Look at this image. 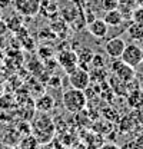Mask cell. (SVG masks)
Listing matches in <instances>:
<instances>
[{
	"label": "cell",
	"mask_w": 143,
	"mask_h": 149,
	"mask_svg": "<svg viewBox=\"0 0 143 149\" xmlns=\"http://www.w3.org/2000/svg\"><path fill=\"white\" fill-rule=\"evenodd\" d=\"M62 102H63V106H65V109L67 112H70V113H79V112H82L86 108V105H87V96H86L85 91L70 88V89H67V91L63 92Z\"/></svg>",
	"instance_id": "6da1fadb"
},
{
	"label": "cell",
	"mask_w": 143,
	"mask_h": 149,
	"mask_svg": "<svg viewBox=\"0 0 143 149\" xmlns=\"http://www.w3.org/2000/svg\"><path fill=\"white\" fill-rule=\"evenodd\" d=\"M112 60L113 62H112L110 70H112V73L115 74L119 80H122L123 83H127V82H130V80H133L136 77L135 68L129 66L122 59H112Z\"/></svg>",
	"instance_id": "7a4b0ae2"
},
{
	"label": "cell",
	"mask_w": 143,
	"mask_h": 149,
	"mask_svg": "<svg viewBox=\"0 0 143 149\" xmlns=\"http://www.w3.org/2000/svg\"><path fill=\"white\" fill-rule=\"evenodd\" d=\"M90 72L87 69L83 68H76L72 73H69V83L72 88L74 89H80V91H86L90 85Z\"/></svg>",
	"instance_id": "3957f363"
},
{
	"label": "cell",
	"mask_w": 143,
	"mask_h": 149,
	"mask_svg": "<svg viewBox=\"0 0 143 149\" xmlns=\"http://www.w3.org/2000/svg\"><path fill=\"white\" fill-rule=\"evenodd\" d=\"M120 59L125 63H127L129 66L136 68V66L140 65V62H142V59H143V47H140L136 43H129V45H126Z\"/></svg>",
	"instance_id": "277c9868"
},
{
	"label": "cell",
	"mask_w": 143,
	"mask_h": 149,
	"mask_svg": "<svg viewBox=\"0 0 143 149\" xmlns=\"http://www.w3.org/2000/svg\"><path fill=\"white\" fill-rule=\"evenodd\" d=\"M42 0H13V7L20 16L33 17L39 13Z\"/></svg>",
	"instance_id": "5b68a950"
},
{
	"label": "cell",
	"mask_w": 143,
	"mask_h": 149,
	"mask_svg": "<svg viewBox=\"0 0 143 149\" xmlns=\"http://www.w3.org/2000/svg\"><path fill=\"white\" fill-rule=\"evenodd\" d=\"M57 63L65 69V72L72 73L79 65H77V55L73 50H62L57 53Z\"/></svg>",
	"instance_id": "8992f818"
},
{
	"label": "cell",
	"mask_w": 143,
	"mask_h": 149,
	"mask_svg": "<svg viewBox=\"0 0 143 149\" xmlns=\"http://www.w3.org/2000/svg\"><path fill=\"white\" fill-rule=\"evenodd\" d=\"M126 45L127 43L125 42V39H122V37H119V36L112 37L110 40H107L106 45H105V52L112 59H120Z\"/></svg>",
	"instance_id": "52a82bcc"
},
{
	"label": "cell",
	"mask_w": 143,
	"mask_h": 149,
	"mask_svg": "<svg viewBox=\"0 0 143 149\" xmlns=\"http://www.w3.org/2000/svg\"><path fill=\"white\" fill-rule=\"evenodd\" d=\"M87 30L92 36L97 37V39H103L107 35V30H109V26L105 23L103 19H94L92 23L87 24Z\"/></svg>",
	"instance_id": "ba28073f"
},
{
	"label": "cell",
	"mask_w": 143,
	"mask_h": 149,
	"mask_svg": "<svg viewBox=\"0 0 143 149\" xmlns=\"http://www.w3.org/2000/svg\"><path fill=\"white\" fill-rule=\"evenodd\" d=\"M103 20L109 27H117L123 23V15L119 9H113V10H107L103 16Z\"/></svg>",
	"instance_id": "9c48e42d"
},
{
	"label": "cell",
	"mask_w": 143,
	"mask_h": 149,
	"mask_svg": "<svg viewBox=\"0 0 143 149\" xmlns=\"http://www.w3.org/2000/svg\"><path fill=\"white\" fill-rule=\"evenodd\" d=\"M36 109L39 112H49L54 108V99L49 95V93H44V95H40L37 99H36Z\"/></svg>",
	"instance_id": "30bf717a"
},
{
	"label": "cell",
	"mask_w": 143,
	"mask_h": 149,
	"mask_svg": "<svg viewBox=\"0 0 143 149\" xmlns=\"http://www.w3.org/2000/svg\"><path fill=\"white\" fill-rule=\"evenodd\" d=\"M76 55H77V65H79V68L87 69V66H90V63H92V57H93L94 53L90 49H87V47H80L76 52Z\"/></svg>",
	"instance_id": "8fae6325"
},
{
	"label": "cell",
	"mask_w": 143,
	"mask_h": 149,
	"mask_svg": "<svg viewBox=\"0 0 143 149\" xmlns=\"http://www.w3.org/2000/svg\"><path fill=\"white\" fill-rule=\"evenodd\" d=\"M39 13H42L44 17L52 19V17H54V16H57V6H56V3L52 1V0H42V1H40Z\"/></svg>",
	"instance_id": "7c38bea8"
},
{
	"label": "cell",
	"mask_w": 143,
	"mask_h": 149,
	"mask_svg": "<svg viewBox=\"0 0 143 149\" xmlns=\"http://www.w3.org/2000/svg\"><path fill=\"white\" fill-rule=\"evenodd\" d=\"M127 102H129V106L132 108H136V109L143 108V89L130 91L127 96Z\"/></svg>",
	"instance_id": "4fadbf2b"
},
{
	"label": "cell",
	"mask_w": 143,
	"mask_h": 149,
	"mask_svg": "<svg viewBox=\"0 0 143 149\" xmlns=\"http://www.w3.org/2000/svg\"><path fill=\"white\" fill-rule=\"evenodd\" d=\"M127 35L130 36L132 40H136V42H143V24L140 23H132L129 27H127Z\"/></svg>",
	"instance_id": "5bb4252c"
},
{
	"label": "cell",
	"mask_w": 143,
	"mask_h": 149,
	"mask_svg": "<svg viewBox=\"0 0 143 149\" xmlns=\"http://www.w3.org/2000/svg\"><path fill=\"white\" fill-rule=\"evenodd\" d=\"M6 24H7V29L9 30H13V32H17L19 29L22 27V19H20V15H16V16H13V17H10L7 22H6Z\"/></svg>",
	"instance_id": "9a60e30c"
},
{
	"label": "cell",
	"mask_w": 143,
	"mask_h": 149,
	"mask_svg": "<svg viewBox=\"0 0 143 149\" xmlns=\"http://www.w3.org/2000/svg\"><path fill=\"white\" fill-rule=\"evenodd\" d=\"M37 143L39 142H37V139L35 136H27L20 142V149H36Z\"/></svg>",
	"instance_id": "2e32d148"
},
{
	"label": "cell",
	"mask_w": 143,
	"mask_h": 149,
	"mask_svg": "<svg viewBox=\"0 0 143 149\" xmlns=\"http://www.w3.org/2000/svg\"><path fill=\"white\" fill-rule=\"evenodd\" d=\"M100 7L105 12L113 10V9H119V1L117 0H100Z\"/></svg>",
	"instance_id": "e0dca14e"
},
{
	"label": "cell",
	"mask_w": 143,
	"mask_h": 149,
	"mask_svg": "<svg viewBox=\"0 0 143 149\" xmlns=\"http://www.w3.org/2000/svg\"><path fill=\"white\" fill-rule=\"evenodd\" d=\"M132 20L135 22V23H140L143 24V7L142 6H139V7H135L133 10H132Z\"/></svg>",
	"instance_id": "ac0fdd59"
},
{
	"label": "cell",
	"mask_w": 143,
	"mask_h": 149,
	"mask_svg": "<svg viewBox=\"0 0 143 149\" xmlns=\"http://www.w3.org/2000/svg\"><path fill=\"white\" fill-rule=\"evenodd\" d=\"M93 68H103L105 66V59H103V56L100 55H93L92 57V63H90Z\"/></svg>",
	"instance_id": "d6986e66"
},
{
	"label": "cell",
	"mask_w": 143,
	"mask_h": 149,
	"mask_svg": "<svg viewBox=\"0 0 143 149\" xmlns=\"http://www.w3.org/2000/svg\"><path fill=\"white\" fill-rule=\"evenodd\" d=\"M99 149H120V146L116 145V143H113V142H107V143H103Z\"/></svg>",
	"instance_id": "ffe728a7"
},
{
	"label": "cell",
	"mask_w": 143,
	"mask_h": 149,
	"mask_svg": "<svg viewBox=\"0 0 143 149\" xmlns=\"http://www.w3.org/2000/svg\"><path fill=\"white\" fill-rule=\"evenodd\" d=\"M9 29H7V24H6V22H1L0 20V36H3L6 32H7Z\"/></svg>",
	"instance_id": "44dd1931"
},
{
	"label": "cell",
	"mask_w": 143,
	"mask_h": 149,
	"mask_svg": "<svg viewBox=\"0 0 143 149\" xmlns=\"http://www.w3.org/2000/svg\"><path fill=\"white\" fill-rule=\"evenodd\" d=\"M12 1H13V0H0V10L9 7V6L12 4Z\"/></svg>",
	"instance_id": "7402d4cb"
},
{
	"label": "cell",
	"mask_w": 143,
	"mask_h": 149,
	"mask_svg": "<svg viewBox=\"0 0 143 149\" xmlns=\"http://www.w3.org/2000/svg\"><path fill=\"white\" fill-rule=\"evenodd\" d=\"M72 1H73L76 6H79V7H82V6L85 4V0H72Z\"/></svg>",
	"instance_id": "603a6c76"
},
{
	"label": "cell",
	"mask_w": 143,
	"mask_h": 149,
	"mask_svg": "<svg viewBox=\"0 0 143 149\" xmlns=\"http://www.w3.org/2000/svg\"><path fill=\"white\" fill-rule=\"evenodd\" d=\"M0 149H19V148H16V146H13V145H3Z\"/></svg>",
	"instance_id": "cb8c5ba5"
},
{
	"label": "cell",
	"mask_w": 143,
	"mask_h": 149,
	"mask_svg": "<svg viewBox=\"0 0 143 149\" xmlns=\"http://www.w3.org/2000/svg\"><path fill=\"white\" fill-rule=\"evenodd\" d=\"M1 146H3V142H1V139H0V148H1Z\"/></svg>",
	"instance_id": "d4e9b609"
},
{
	"label": "cell",
	"mask_w": 143,
	"mask_h": 149,
	"mask_svg": "<svg viewBox=\"0 0 143 149\" xmlns=\"http://www.w3.org/2000/svg\"><path fill=\"white\" fill-rule=\"evenodd\" d=\"M140 6H142V7H143V0H140Z\"/></svg>",
	"instance_id": "484cf974"
},
{
	"label": "cell",
	"mask_w": 143,
	"mask_h": 149,
	"mask_svg": "<svg viewBox=\"0 0 143 149\" xmlns=\"http://www.w3.org/2000/svg\"><path fill=\"white\" fill-rule=\"evenodd\" d=\"M140 65H143V59H142V62H140Z\"/></svg>",
	"instance_id": "4316f807"
}]
</instances>
